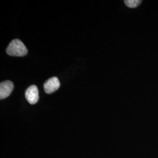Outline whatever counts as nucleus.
Wrapping results in <instances>:
<instances>
[{
  "label": "nucleus",
  "instance_id": "1",
  "mask_svg": "<svg viewBox=\"0 0 158 158\" xmlns=\"http://www.w3.org/2000/svg\"><path fill=\"white\" fill-rule=\"evenodd\" d=\"M6 53L12 56H24L27 55L28 49L23 42L19 40H12L6 49Z\"/></svg>",
  "mask_w": 158,
  "mask_h": 158
},
{
  "label": "nucleus",
  "instance_id": "2",
  "mask_svg": "<svg viewBox=\"0 0 158 158\" xmlns=\"http://www.w3.org/2000/svg\"><path fill=\"white\" fill-rule=\"evenodd\" d=\"M25 97L29 104L34 105L39 100V90L35 85L29 86L25 91Z\"/></svg>",
  "mask_w": 158,
  "mask_h": 158
},
{
  "label": "nucleus",
  "instance_id": "3",
  "mask_svg": "<svg viewBox=\"0 0 158 158\" xmlns=\"http://www.w3.org/2000/svg\"><path fill=\"white\" fill-rule=\"evenodd\" d=\"M60 81L56 77H53L48 79L44 85V90L47 94H51L59 89L60 87Z\"/></svg>",
  "mask_w": 158,
  "mask_h": 158
},
{
  "label": "nucleus",
  "instance_id": "4",
  "mask_svg": "<svg viewBox=\"0 0 158 158\" xmlns=\"http://www.w3.org/2000/svg\"><path fill=\"white\" fill-rule=\"evenodd\" d=\"M14 89V84L10 81L6 80L1 82L0 84V98L1 100L6 98L11 94Z\"/></svg>",
  "mask_w": 158,
  "mask_h": 158
},
{
  "label": "nucleus",
  "instance_id": "5",
  "mask_svg": "<svg viewBox=\"0 0 158 158\" xmlns=\"http://www.w3.org/2000/svg\"><path fill=\"white\" fill-rule=\"evenodd\" d=\"M125 5L130 8H136L142 2L141 0H125Z\"/></svg>",
  "mask_w": 158,
  "mask_h": 158
}]
</instances>
